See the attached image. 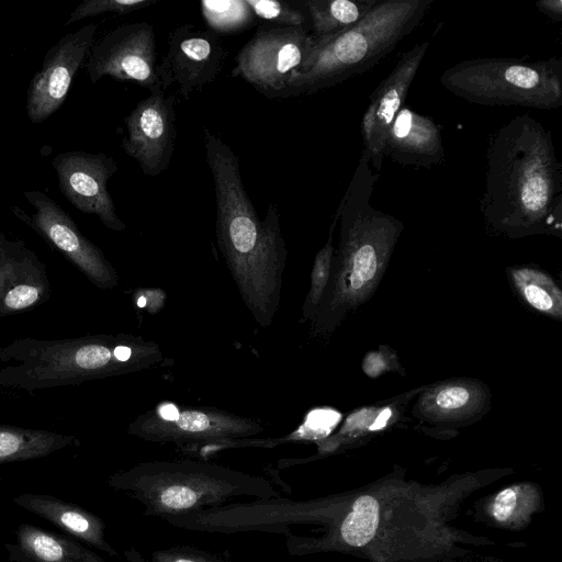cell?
<instances>
[{
	"label": "cell",
	"instance_id": "cell-26",
	"mask_svg": "<svg viewBox=\"0 0 562 562\" xmlns=\"http://www.w3.org/2000/svg\"><path fill=\"white\" fill-rule=\"evenodd\" d=\"M200 5L210 31L216 34L243 31L255 20L246 0H203Z\"/></svg>",
	"mask_w": 562,
	"mask_h": 562
},
{
	"label": "cell",
	"instance_id": "cell-3",
	"mask_svg": "<svg viewBox=\"0 0 562 562\" xmlns=\"http://www.w3.org/2000/svg\"><path fill=\"white\" fill-rule=\"evenodd\" d=\"M376 179L363 149L334 217L339 222V243L327 288L312 318L314 335L334 331L373 295L404 229L400 220L371 204Z\"/></svg>",
	"mask_w": 562,
	"mask_h": 562
},
{
	"label": "cell",
	"instance_id": "cell-8",
	"mask_svg": "<svg viewBox=\"0 0 562 562\" xmlns=\"http://www.w3.org/2000/svg\"><path fill=\"white\" fill-rule=\"evenodd\" d=\"M262 426L246 417L213 408H178L164 405L137 417L128 434L140 439L171 442L187 452L202 456L224 450L228 445L262 432Z\"/></svg>",
	"mask_w": 562,
	"mask_h": 562
},
{
	"label": "cell",
	"instance_id": "cell-11",
	"mask_svg": "<svg viewBox=\"0 0 562 562\" xmlns=\"http://www.w3.org/2000/svg\"><path fill=\"white\" fill-rule=\"evenodd\" d=\"M154 26L145 21L120 25L93 44L87 71L92 83L110 76L119 81L135 82L149 92L162 90L157 61Z\"/></svg>",
	"mask_w": 562,
	"mask_h": 562
},
{
	"label": "cell",
	"instance_id": "cell-32",
	"mask_svg": "<svg viewBox=\"0 0 562 562\" xmlns=\"http://www.w3.org/2000/svg\"><path fill=\"white\" fill-rule=\"evenodd\" d=\"M539 12L553 21H562V1L561 0H540L536 2Z\"/></svg>",
	"mask_w": 562,
	"mask_h": 562
},
{
	"label": "cell",
	"instance_id": "cell-2",
	"mask_svg": "<svg viewBox=\"0 0 562 562\" xmlns=\"http://www.w3.org/2000/svg\"><path fill=\"white\" fill-rule=\"evenodd\" d=\"M480 210L487 228L509 238L561 237L562 166L551 132L529 113L490 137Z\"/></svg>",
	"mask_w": 562,
	"mask_h": 562
},
{
	"label": "cell",
	"instance_id": "cell-13",
	"mask_svg": "<svg viewBox=\"0 0 562 562\" xmlns=\"http://www.w3.org/2000/svg\"><path fill=\"white\" fill-rule=\"evenodd\" d=\"M97 31V24L89 23L64 35L47 50L26 91V114L32 123H43L61 106L90 54Z\"/></svg>",
	"mask_w": 562,
	"mask_h": 562
},
{
	"label": "cell",
	"instance_id": "cell-33",
	"mask_svg": "<svg viewBox=\"0 0 562 562\" xmlns=\"http://www.w3.org/2000/svg\"><path fill=\"white\" fill-rule=\"evenodd\" d=\"M452 562H510V561L504 560L502 558H497L495 555L479 554V553H476L471 559L456 560V561H452Z\"/></svg>",
	"mask_w": 562,
	"mask_h": 562
},
{
	"label": "cell",
	"instance_id": "cell-25",
	"mask_svg": "<svg viewBox=\"0 0 562 562\" xmlns=\"http://www.w3.org/2000/svg\"><path fill=\"white\" fill-rule=\"evenodd\" d=\"M519 295L533 310L560 321L562 292L554 280L539 268L515 267L508 269Z\"/></svg>",
	"mask_w": 562,
	"mask_h": 562
},
{
	"label": "cell",
	"instance_id": "cell-18",
	"mask_svg": "<svg viewBox=\"0 0 562 562\" xmlns=\"http://www.w3.org/2000/svg\"><path fill=\"white\" fill-rule=\"evenodd\" d=\"M490 402V390L481 381L453 379L427 387L417 400L414 414L434 425H460L482 416Z\"/></svg>",
	"mask_w": 562,
	"mask_h": 562
},
{
	"label": "cell",
	"instance_id": "cell-7",
	"mask_svg": "<svg viewBox=\"0 0 562 562\" xmlns=\"http://www.w3.org/2000/svg\"><path fill=\"white\" fill-rule=\"evenodd\" d=\"M451 93L471 103L554 110L562 105L560 58H473L447 68L439 78Z\"/></svg>",
	"mask_w": 562,
	"mask_h": 562
},
{
	"label": "cell",
	"instance_id": "cell-4",
	"mask_svg": "<svg viewBox=\"0 0 562 562\" xmlns=\"http://www.w3.org/2000/svg\"><path fill=\"white\" fill-rule=\"evenodd\" d=\"M161 359L159 348L131 335L16 338L0 347V386L26 392L132 373Z\"/></svg>",
	"mask_w": 562,
	"mask_h": 562
},
{
	"label": "cell",
	"instance_id": "cell-17",
	"mask_svg": "<svg viewBox=\"0 0 562 562\" xmlns=\"http://www.w3.org/2000/svg\"><path fill=\"white\" fill-rule=\"evenodd\" d=\"M49 296L46 266L22 240L0 233V318L33 310Z\"/></svg>",
	"mask_w": 562,
	"mask_h": 562
},
{
	"label": "cell",
	"instance_id": "cell-27",
	"mask_svg": "<svg viewBox=\"0 0 562 562\" xmlns=\"http://www.w3.org/2000/svg\"><path fill=\"white\" fill-rule=\"evenodd\" d=\"M337 222L334 220L330 225L329 236L327 243L324 247L317 252L314 265L311 272V284L307 295L305 297L303 308H302V321H312L314 317L321 300L324 295V292L327 288L330 266L334 256V247H333V231L336 226Z\"/></svg>",
	"mask_w": 562,
	"mask_h": 562
},
{
	"label": "cell",
	"instance_id": "cell-12",
	"mask_svg": "<svg viewBox=\"0 0 562 562\" xmlns=\"http://www.w3.org/2000/svg\"><path fill=\"white\" fill-rule=\"evenodd\" d=\"M52 166L59 190L70 204L82 213L95 215L112 231L126 228L108 191V181L119 169L113 157L103 153L69 150L57 154Z\"/></svg>",
	"mask_w": 562,
	"mask_h": 562
},
{
	"label": "cell",
	"instance_id": "cell-20",
	"mask_svg": "<svg viewBox=\"0 0 562 562\" xmlns=\"http://www.w3.org/2000/svg\"><path fill=\"white\" fill-rule=\"evenodd\" d=\"M544 494L533 481H519L479 498L473 504V519L488 528L520 531L543 510Z\"/></svg>",
	"mask_w": 562,
	"mask_h": 562
},
{
	"label": "cell",
	"instance_id": "cell-10",
	"mask_svg": "<svg viewBox=\"0 0 562 562\" xmlns=\"http://www.w3.org/2000/svg\"><path fill=\"white\" fill-rule=\"evenodd\" d=\"M23 196L33 212L29 214L12 205L11 211L18 220L59 251L94 286L112 289L117 285V273L102 250L80 232L72 217L56 201L37 190L25 191Z\"/></svg>",
	"mask_w": 562,
	"mask_h": 562
},
{
	"label": "cell",
	"instance_id": "cell-21",
	"mask_svg": "<svg viewBox=\"0 0 562 562\" xmlns=\"http://www.w3.org/2000/svg\"><path fill=\"white\" fill-rule=\"evenodd\" d=\"M13 503L109 555L119 554L105 538L103 520L88 509L52 495L37 493L18 495Z\"/></svg>",
	"mask_w": 562,
	"mask_h": 562
},
{
	"label": "cell",
	"instance_id": "cell-5",
	"mask_svg": "<svg viewBox=\"0 0 562 562\" xmlns=\"http://www.w3.org/2000/svg\"><path fill=\"white\" fill-rule=\"evenodd\" d=\"M108 485L137 501L145 516L165 519L248 497L280 493L265 477L200 460L148 461L112 474Z\"/></svg>",
	"mask_w": 562,
	"mask_h": 562
},
{
	"label": "cell",
	"instance_id": "cell-23",
	"mask_svg": "<svg viewBox=\"0 0 562 562\" xmlns=\"http://www.w3.org/2000/svg\"><path fill=\"white\" fill-rule=\"evenodd\" d=\"M79 445L72 435L0 424V465L44 458Z\"/></svg>",
	"mask_w": 562,
	"mask_h": 562
},
{
	"label": "cell",
	"instance_id": "cell-19",
	"mask_svg": "<svg viewBox=\"0 0 562 562\" xmlns=\"http://www.w3.org/2000/svg\"><path fill=\"white\" fill-rule=\"evenodd\" d=\"M383 158L415 168L441 164L445 150L440 127L431 117L403 106L386 135Z\"/></svg>",
	"mask_w": 562,
	"mask_h": 562
},
{
	"label": "cell",
	"instance_id": "cell-1",
	"mask_svg": "<svg viewBox=\"0 0 562 562\" xmlns=\"http://www.w3.org/2000/svg\"><path fill=\"white\" fill-rule=\"evenodd\" d=\"M513 473L512 468H486L426 484L394 465L373 482L323 497L243 502L237 519L244 532L285 535L294 557L339 553L364 562H452L473 558L474 548L496 544L453 521L473 494Z\"/></svg>",
	"mask_w": 562,
	"mask_h": 562
},
{
	"label": "cell",
	"instance_id": "cell-22",
	"mask_svg": "<svg viewBox=\"0 0 562 562\" xmlns=\"http://www.w3.org/2000/svg\"><path fill=\"white\" fill-rule=\"evenodd\" d=\"M4 548L10 562H106L79 541L21 524Z\"/></svg>",
	"mask_w": 562,
	"mask_h": 562
},
{
	"label": "cell",
	"instance_id": "cell-6",
	"mask_svg": "<svg viewBox=\"0 0 562 562\" xmlns=\"http://www.w3.org/2000/svg\"><path fill=\"white\" fill-rule=\"evenodd\" d=\"M432 0L378 1L353 26L315 40L314 48L290 79L286 98L310 95L370 70L413 32Z\"/></svg>",
	"mask_w": 562,
	"mask_h": 562
},
{
	"label": "cell",
	"instance_id": "cell-9",
	"mask_svg": "<svg viewBox=\"0 0 562 562\" xmlns=\"http://www.w3.org/2000/svg\"><path fill=\"white\" fill-rule=\"evenodd\" d=\"M314 42L306 26L261 24L236 55L232 76L269 99L286 98L290 79L308 59Z\"/></svg>",
	"mask_w": 562,
	"mask_h": 562
},
{
	"label": "cell",
	"instance_id": "cell-16",
	"mask_svg": "<svg viewBox=\"0 0 562 562\" xmlns=\"http://www.w3.org/2000/svg\"><path fill=\"white\" fill-rule=\"evenodd\" d=\"M429 45V41H425L403 53L389 76L370 95L361 119L360 132L373 170H381L386 135L398 111L404 106L407 92Z\"/></svg>",
	"mask_w": 562,
	"mask_h": 562
},
{
	"label": "cell",
	"instance_id": "cell-30",
	"mask_svg": "<svg viewBox=\"0 0 562 562\" xmlns=\"http://www.w3.org/2000/svg\"><path fill=\"white\" fill-rule=\"evenodd\" d=\"M150 562H235L191 546H175L155 550Z\"/></svg>",
	"mask_w": 562,
	"mask_h": 562
},
{
	"label": "cell",
	"instance_id": "cell-15",
	"mask_svg": "<svg viewBox=\"0 0 562 562\" xmlns=\"http://www.w3.org/2000/svg\"><path fill=\"white\" fill-rule=\"evenodd\" d=\"M176 97L157 90L139 101L125 116L122 148L144 175L157 177L172 158L176 136Z\"/></svg>",
	"mask_w": 562,
	"mask_h": 562
},
{
	"label": "cell",
	"instance_id": "cell-24",
	"mask_svg": "<svg viewBox=\"0 0 562 562\" xmlns=\"http://www.w3.org/2000/svg\"><path fill=\"white\" fill-rule=\"evenodd\" d=\"M378 0H308L305 7L315 40L338 34L357 24Z\"/></svg>",
	"mask_w": 562,
	"mask_h": 562
},
{
	"label": "cell",
	"instance_id": "cell-28",
	"mask_svg": "<svg viewBox=\"0 0 562 562\" xmlns=\"http://www.w3.org/2000/svg\"><path fill=\"white\" fill-rule=\"evenodd\" d=\"M157 0H85L69 14L65 26L103 13L127 14L145 9Z\"/></svg>",
	"mask_w": 562,
	"mask_h": 562
},
{
	"label": "cell",
	"instance_id": "cell-14",
	"mask_svg": "<svg viewBox=\"0 0 562 562\" xmlns=\"http://www.w3.org/2000/svg\"><path fill=\"white\" fill-rule=\"evenodd\" d=\"M226 57L218 34L188 23L177 26L168 36V50L159 63L164 89L175 83L179 94L189 100L217 78Z\"/></svg>",
	"mask_w": 562,
	"mask_h": 562
},
{
	"label": "cell",
	"instance_id": "cell-31",
	"mask_svg": "<svg viewBox=\"0 0 562 562\" xmlns=\"http://www.w3.org/2000/svg\"><path fill=\"white\" fill-rule=\"evenodd\" d=\"M396 357L387 356L382 351L368 353L363 361V370L370 376H376L383 371L391 369V366L395 363Z\"/></svg>",
	"mask_w": 562,
	"mask_h": 562
},
{
	"label": "cell",
	"instance_id": "cell-29",
	"mask_svg": "<svg viewBox=\"0 0 562 562\" xmlns=\"http://www.w3.org/2000/svg\"><path fill=\"white\" fill-rule=\"evenodd\" d=\"M255 16L280 26H305L306 15L297 8L277 0H246Z\"/></svg>",
	"mask_w": 562,
	"mask_h": 562
}]
</instances>
